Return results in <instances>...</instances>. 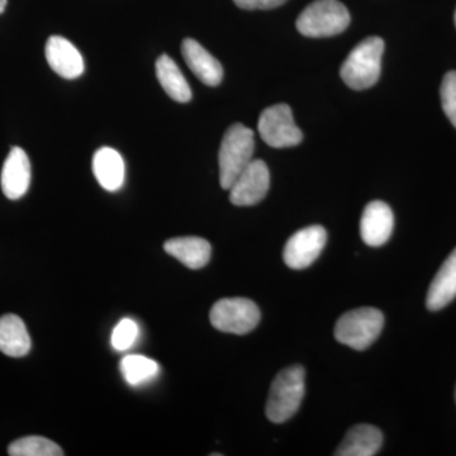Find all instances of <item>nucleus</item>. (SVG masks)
<instances>
[{"instance_id": "f257e3e1", "label": "nucleus", "mask_w": 456, "mask_h": 456, "mask_svg": "<svg viewBox=\"0 0 456 456\" xmlns=\"http://www.w3.org/2000/svg\"><path fill=\"white\" fill-rule=\"evenodd\" d=\"M305 371L301 365L283 369L270 387L265 412L270 421L283 424L296 415L305 393Z\"/></svg>"}, {"instance_id": "f03ea898", "label": "nucleus", "mask_w": 456, "mask_h": 456, "mask_svg": "<svg viewBox=\"0 0 456 456\" xmlns=\"http://www.w3.org/2000/svg\"><path fill=\"white\" fill-rule=\"evenodd\" d=\"M383 53L384 41L380 37L360 42L341 66L342 80L354 90L371 88L382 73Z\"/></svg>"}, {"instance_id": "7ed1b4c3", "label": "nucleus", "mask_w": 456, "mask_h": 456, "mask_svg": "<svg viewBox=\"0 0 456 456\" xmlns=\"http://www.w3.org/2000/svg\"><path fill=\"white\" fill-rule=\"evenodd\" d=\"M255 137L253 130L235 123L224 134L218 154L221 187L230 191L237 176L253 161Z\"/></svg>"}, {"instance_id": "20e7f679", "label": "nucleus", "mask_w": 456, "mask_h": 456, "mask_svg": "<svg viewBox=\"0 0 456 456\" xmlns=\"http://www.w3.org/2000/svg\"><path fill=\"white\" fill-rule=\"evenodd\" d=\"M350 25V13L338 0H314L297 20V29L305 37H331Z\"/></svg>"}, {"instance_id": "39448f33", "label": "nucleus", "mask_w": 456, "mask_h": 456, "mask_svg": "<svg viewBox=\"0 0 456 456\" xmlns=\"http://www.w3.org/2000/svg\"><path fill=\"white\" fill-rule=\"evenodd\" d=\"M383 326L382 312L371 307L356 308L338 318L334 335L336 340L351 349L365 350L379 338Z\"/></svg>"}, {"instance_id": "423d86ee", "label": "nucleus", "mask_w": 456, "mask_h": 456, "mask_svg": "<svg viewBox=\"0 0 456 456\" xmlns=\"http://www.w3.org/2000/svg\"><path fill=\"white\" fill-rule=\"evenodd\" d=\"M260 310L251 299L224 298L213 305L209 320L212 326L226 334L246 335L260 322Z\"/></svg>"}, {"instance_id": "0eeeda50", "label": "nucleus", "mask_w": 456, "mask_h": 456, "mask_svg": "<svg viewBox=\"0 0 456 456\" xmlns=\"http://www.w3.org/2000/svg\"><path fill=\"white\" fill-rule=\"evenodd\" d=\"M257 130L261 139L275 149L297 146L303 140L302 131L294 123L292 110L284 103L263 110Z\"/></svg>"}, {"instance_id": "6e6552de", "label": "nucleus", "mask_w": 456, "mask_h": 456, "mask_svg": "<svg viewBox=\"0 0 456 456\" xmlns=\"http://www.w3.org/2000/svg\"><path fill=\"white\" fill-rule=\"evenodd\" d=\"M327 242V232L322 226L302 228L294 233L284 248L285 264L290 269H305L311 266L322 253Z\"/></svg>"}, {"instance_id": "1a4fd4ad", "label": "nucleus", "mask_w": 456, "mask_h": 456, "mask_svg": "<svg viewBox=\"0 0 456 456\" xmlns=\"http://www.w3.org/2000/svg\"><path fill=\"white\" fill-rule=\"evenodd\" d=\"M269 187L268 167L263 160H253L230 188L231 203L237 207L255 206L265 198Z\"/></svg>"}, {"instance_id": "9d476101", "label": "nucleus", "mask_w": 456, "mask_h": 456, "mask_svg": "<svg viewBox=\"0 0 456 456\" xmlns=\"http://www.w3.org/2000/svg\"><path fill=\"white\" fill-rule=\"evenodd\" d=\"M395 228V216L391 207L382 200H374L365 207L360 221L362 241L371 248H379L391 239Z\"/></svg>"}, {"instance_id": "9b49d317", "label": "nucleus", "mask_w": 456, "mask_h": 456, "mask_svg": "<svg viewBox=\"0 0 456 456\" xmlns=\"http://www.w3.org/2000/svg\"><path fill=\"white\" fill-rule=\"evenodd\" d=\"M2 191L11 200H20L31 184V163L25 150L13 147L3 165Z\"/></svg>"}, {"instance_id": "f8f14e48", "label": "nucleus", "mask_w": 456, "mask_h": 456, "mask_svg": "<svg viewBox=\"0 0 456 456\" xmlns=\"http://www.w3.org/2000/svg\"><path fill=\"white\" fill-rule=\"evenodd\" d=\"M50 68L64 79L73 80L82 77L84 60L80 51L61 36H51L45 49Z\"/></svg>"}, {"instance_id": "ddd939ff", "label": "nucleus", "mask_w": 456, "mask_h": 456, "mask_svg": "<svg viewBox=\"0 0 456 456\" xmlns=\"http://www.w3.org/2000/svg\"><path fill=\"white\" fill-rule=\"evenodd\" d=\"M182 53L188 68L203 84L217 86L224 79V68L212 53L204 49L200 42L193 38H185L182 44Z\"/></svg>"}, {"instance_id": "4468645a", "label": "nucleus", "mask_w": 456, "mask_h": 456, "mask_svg": "<svg viewBox=\"0 0 456 456\" xmlns=\"http://www.w3.org/2000/svg\"><path fill=\"white\" fill-rule=\"evenodd\" d=\"M164 250L189 269H202L211 260L212 246L202 237H175L167 240Z\"/></svg>"}, {"instance_id": "2eb2a0df", "label": "nucleus", "mask_w": 456, "mask_h": 456, "mask_svg": "<svg viewBox=\"0 0 456 456\" xmlns=\"http://www.w3.org/2000/svg\"><path fill=\"white\" fill-rule=\"evenodd\" d=\"M456 298V248L444 261L428 288L426 305L430 311H440Z\"/></svg>"}, {"instance_id": "dca6fc26", "label": "nucleus", "mask_w": 456, "mask_h": 456, "mask_svg": "<svg viewBox=\"0 0 456 456\" xmlns=\"http://www.w3.org/2000/svg\"><path fill=\"white\" fill-rule=\"evenodd\" d=\"M383 435L371 425H356L351 428L344 441L336 450V456H373L382 448Z\"/></svg>"}, {"instance_id": "f3484780", "label": "nucleus", "mask_w": 456, "mask_h": 456, "mask_svg": "<svg viewBox=\"0 0 456 456\" xmlns=\"http://www.w3.org/2000/svg\"><path fill=\"white\" fill-rule=\"evenodd\" d=\"M93 173L102 188L116 191L125 182V163L118 151L110 147H102L93 158Z\"/></svg>"}, {"instance_id": "a211bd4d", "label": "nucleus", "mask_w": 456, "mask_h": 456, "mask_svg": "<svg viewBox=\"0 0 456 456\" xmlns=\"http://www.w3.org/2000/svg\"><path fill=\"white\" fill-rule=\"evenodd\" d=\"M31 338L22 318L16 314L0 317V351L11 358H23L31 350Z\"/></svg>"}, {"instance_id": "6ab92c4d", "label": "nucleus", "mask_w": 456, "mask_h": 456, "mask_svg": "<svg viewBox=\"0 0 456 456\" xmlns=\"http://www.w3.org/2000/svg\"><path fill=\"white\" fill-rule=\"evenodd\" d=\"M156 77L165 93L179 103H188L191 99V86L180 71L179 66L167 55H161L156 61Z\"/></svg>"}, {"instance_id": "aec40b11", "label": "nucleus", "mask_w": 456, "mask_h": 456, "mask_svg": "<svg viewBox=\"0 0 456 456\" xmlns=\"http://www.w3.org/2000/svg\"><path fill=\"white\" fill-rule=\"evenodd\" d=\"M121 373L126 382L137 387L154 379L159 373V364L155 360L142 355H128L122 359Z\"/></svg>"}, {"instance_id": "412c9836", "label": "nucleus", "mask_w": 456, "mask_h": 456, "mask_svg": "<svg viewBox=\"0 0 456 456\" xmlns=\"http://www.w3.org/2000/svg\"><path fill=\"white\" fill-rule=\"evenodd\" d=\"M11 456H62L64 452L57 444L46 437L27 436L13 441L9 445Z\"/></svg>"}, {"instance_id": "4be33fe9", "label": "nucleus", "mask_w": 456, "mask_h": 456, "mask_svg": "<svg viewBox=\"0 0 456 456\" xmlns=\"http://www.w3.org/2000/svg\"><path fill=\"white\" fill-rule=\"evenodd\" d=\"M139 334L140 330L137 323L131 318H123L114 327L112 336H110V344H112L114 350L126 351L134 346Z\"/></svg>"}, {"instance_id": "5701e85b", "label": "nucleus", "mask_w": 456, "mask_h": 456, "mask_svg": "<svg viewBox=\"0 0 456 456\" xmlns=\"http://www.w3.org/2000/svg\"><path fill=\"white\" fill-rule=\"evenodd\" d=\"M440 97L444 112L456 128V71H449L444 77Z\"/></svg>"}, {"instance_id": "b1692460", "label": "nucleus", "mask_w": 456, "mask_h": 456, "mask_svg": "<svg viewBox=\"0 0 456 456\" xmlns=\"http://www.w3.org/2000/svg\"><path fill=\"white\" fill-rule=\"evenodd\" d=\"M237 7L246 11H256V9H273L281 7L287 0H233Z\"/></svg>"}, {"instance_id": "393cba45", "label": "nucleus", "mask_w": 456, "mask_h": 456, "mask_svg": "<svg viewBox=\"0 0 456 456\" xmlns=\"http://www.w3.org/2000/svg\"><path fill=\"white\" fill-rule=\"evenodd\" d=\"M8 0H0V14L5 11V7H7Z\"/></svg>"}, {"instance_id": "a878e982", "label": "nucleus", "mask_w": 456, "mask_h": 456, "mask_svg": "<svg viewBox=\"0 0 456 456\" xmlns=\"http://www.w3.org/2000/svg\"><path fill=\"white\" fill-rule=\"evenodd\" d=\"M455 26H456V12H455Z\"/></svg>"}, {"instance_id": "bb28decb", "label": "nucleus", "mask_w": 456, "mask_h": 456, "mask_svg": "<svg viewBox=\"0 0 456 456\" xmlns=\"http://www.w3.org/2000/svg\"><path fill=\"white\" fill-rule=\"evenodd\" d=\"M455 398H456V391H455Z\"/></svg>"}]
</instances>
